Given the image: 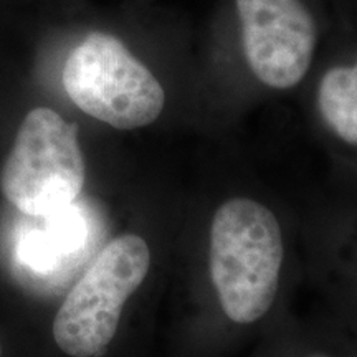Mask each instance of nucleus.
I'll list each match as a JSON object with an SVG mask.
<instances>
[{
    "label": "nucleus",
    "instance_id": "1",
    "mask_svg": "<svg viewBox=\"0 0 357 357\" xmlns=\"http://www.w3.org/2000/svg\"><path fill=\"white\" fill-rule=\"evenodd\" d=\"M208 260L227 318L257 323L270 311L280 287L283 235L275 213L247 197L223 202L212 218Z\"/></svg>",
    "mask_w": 357,
    "mask_h": 357
},
{
    "label": "nucleus",
    "instance_id": "2",
    "mask_svg": "<svg viewBox=\"0 0 357 357\" xmlns=\"http://www.w3.org/2000/svg\"><path fill=\"white\" fill-rule=\"evenodd\" d=\"M61 82L73 105L111 128L131 131L162 114L166 91L121 40L91 32L66 58Z\"/></svg>",
    "mask_w": 357,
    "mask_h": 357
},
{
    "label": "nucleus",
    "instance_id": "3",
    "mask_svg": "<svg viewBox=\"0 0 357 357\" xmlns=\"http://www.w3.org/2000/svg\"><path fill=\"white\" fill-rule=\"evenodd\" d=\"M151 250L139 235H123L101 250L66 294L53 319V339L68 357H101L118 333L123 307L146 280Z\"/></svg>",
    "mask_w": 357,
    "mask_h": 357
},
{
    "label": "nucleus",
    "instance_id": "4",
    "mask_svg": "<svg viewBox=\"0 0 357 357\" xmlns=\"http://www.w3.org/2000/svg\"><path fill=\"white\" fill-rule=\"evenodd\" d=\"M84 158L78 126L50 108L25 116L0 171V189L22 213L58 215L84 185Z\"/></svg>",
    "mask_w": 357,
    "mask_h": 357
},
{
    "label": "nucleus",
    "instance_id": "5",
    "mask_svg": "<svg viewBox=\"0 0 357 357\" xmlns=\"http://www.w3.org/2000/svg\"><path fill=\"white\" fill-rule=\"evenodd\" d=\"M245 61L258 82L289 89L303 82L319 30L305 0H234Z\"/></svg>",
    "mask_w": 357,
    "mask_h": 357
},
{
    "label": "nucleus",
    "instance_id": "6",
    "mask_svg": "<svg viewBox=\"0 0 357 357\" xmlns=\"http://www.w3.org/2000/svg\"><path fill=\"white\" fill-rule=\"evenodd\" d=\"M319 116L339 141L357 149V58L326 70L316 89Z\"/></svg>",
    "mask_w": 357,
    "mask_h": 357
},
{
    "label": "nucleus",
    "instance_id": "7",
    "mask_svg": "<svg viewBox=\"0 0 357 357\" xmlns=\"http://www.w3.org/2000/svg\"><path fill=\"white\" fill-rule=\"evenodd\" d=\"M307 357H331V356H328V354H311V356H307Z\"/></svg>",
    "mask_w": 357,
    "mask_h": 357
},
{
    "label": "nucleus",
    "instance_id": "8",
    "mask_svg": "<svg viewBox=\"0 0 357 357\" xmlns=\"http://www.w3.org/2000/svg\"><path fill=\"white\" fill-rule=\"evenodd\" d=\"M0 357H2V344H0Z\"/></svg>",
    "mask_w": 357,
    "mask_h": 357
}]
</instances>
